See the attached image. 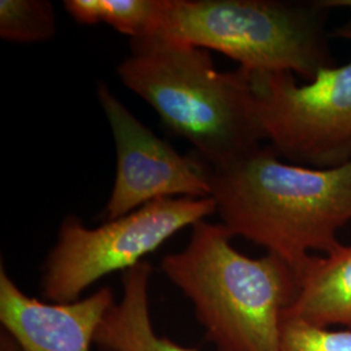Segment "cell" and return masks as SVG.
<instances>
[{
  "instance_id": "obj_4",
  "label": "cell",
  "mask_w": 351,
  "mask_h": 351,
  "mask_svg": "<svg viewBox=\"0 0 351 351\" xmlns=\"http://www.w3.org/2000/svg\"><path fill=\"white\" fill-rule=\"evenodd\" d=\"M320 1L164 0L156 36L226 55L250 75L313 80L333 66Z\"/></svg>"
},
{
  "instance_id": "obj_9",
  "label": "cell",
  "mask_w": 351,
  "mask_h": 351,
  "mask_svg": "<svg viewBox=\"0 0 351 351\" xmlns=\"http://www.w3.org/2000/svg\"><path fill=\"white\" fill-rule=\"evenodd\" d=\"M298 294L285 317L307 324L351 329V245L311 255L298 272Z\"/></svg>"
},
{
  "instance_id": "obj_7",
  "label": "cell",
  "mask_w": 351,
  "mask_h": 351,
  "mask_svg": "<svg viewBox=\"0 0 351 351\" xmlns=\"http://www.w3.org/2000/svg\"><path fill=\"white\" fill-rule=\"evenodd\" d=\"M97 94L116 147L114 182L103 211L107 220L160 199L211 197L210 169L197 154L181 155L159 138L106 84H98Z\"/></svg>"
},
{
  "instance_id": "obj_10",
  "label": "cell",
  "mask_w": 351,
  "mask_h": 351,
  "mask_svg": "<svg viewBox=\"0 0 351 351\" xmlns=\"http://www.w3.org/2000/svg\"><path fill=\"white\" fill-rule=\"evenodd\" d=\"M151 272L147 262L124 272L123 298L104 315L94 339L101 351H197L156 335L149 308Z\"/></svg>"
},
{
  "instance_id": "obj_8",
  "label": "cell",
  "mask_w": 351,
  "mask_h": 351,
  "mask_svg": "<svg viewBox=\"0 0 351 351\" xmlns=\"http://www.w3.org/2000/svg\"><path fill=\"white\" fill-rule=\"evenodd\" d=\"M114 302L112 289L101 288L85 300L45 303L26 295L0 267V323L20 351H90Z\"/></svg>"
},
{
  "instance_id": "obj_3",
  "label": "cell",
  "mask_w": 351,
  "mask_h": 351,
  "mask_svg": "<svg viewBox=\"0 0 351 351\" xmlns=\"http://www.w3.org/2000/svg\"><path fill=\"white\" fill-rule=\"evenodd\" d=\"M232 239L223 224L198 221L186 247L164 256V275L193 303L216 351H280L298 275L275 254L249 258Z\"/></svg>"
},
{
  "instance_id": "obj_11",
  "label": "cell",
  "mask_w": 351,
  "mask_h": 351,
  "mask_svg": "<svg viewBox=\"0 0 351 351\" xmlns=\"http://www.w3.org/2000/svg\"><path fill=\"white\" fill-rule=\"evenodd\" d=\"M64 10L82 25L107 24L130 39L156 36L164 0H65Z\"/></svg>"
},
{
  "instance_id": "obj_2",
  "label": "cell",
  "mask_w": 351,
  "mask_h": 351,
  "mask_svg": "<svg viewBox=\"0 0 351 351\" xmlns=\"http://www.w3.org/2000/svg\"><path fill=\"white\" fill-rule=\"evenodd\" d=\"M117 75L210 167L229 163L265 141L250 75L241 68L220 72L208 50L160 36L130 39Z\"/></svg>"
},
{
  "instance_id": "obj_14",
  "label": "cell",
  "mask_w": 351,
  "mask_h": 351,
  "mask_svg": "<svg viewBox=\"0 0 351 351\" xmlns=\"http://www.w3.org/2000/svg\"><path fill=\"white\" fill-rule=\"evenodd\" d=\"M324 7L326 8H351V0H324V1H320Z\"/></svg>"
},
{
  "instance_id": "obj_13",
  "label": "cell",
  "mask_w": 351,
  "mask_h": 351,
  "mask_svg": "<svg viewBox=\"0 0 351 351\" xmlns=\"http://www.w3.org/2000/svg\"><path fill=\"white\" fill-rule=\"evenodd\" d=\"M280 351H351V329L330 330L285 317Z\"/></svg>"
},
{
  "instance_id": "obj_12",
  "label": "cell",
  "mask_w": 351,
  "mask_h": 351,
  "mask_svg": "<svg viewBox=\"0 0 351 351\" xmlns=\"http://www.w3.org/2000/svg\"><path fill=\"white\" fill-rule=\"evenodd\" d=\"M56 34L53 5L47 0H1L0 37L13 43L45 42Z\"/></svg>"
},
{
  "instance_id": "obj_5",
  "label": "cell",
  "mask_w": 351,
  "mask_h": 351,
  "mask_svg": "<svg viewBox=\"0 0 351 351\" xmlns=\"http://www.w3.org/2000/svg\"><path fill=\"white\" fill-rule=\"evenodd\" d=\"M213 213L216 203L207 197L152 202L98 228L66 216L43 264L42 294L52 303L78 301L103 277L142 263L176 233Z\"/></svg>"
},
{
  "instance_id": "obj_1",
  "label": "cell",
  "mask_w": 351,
  "mask_h": 351,
  "mask_svg": "<svg viewBox=\"0 0 351 351\" xmlns=\"http://www.w3.org/2000/svg\"><path fill=\"white\" fill-rule=\"evenodd\" d=\"M208 169L221 224L284 259L297 275L313 251L328 254L341 245L337 233L351 221V160L304 167L261 145Z\"/></svg>"
},
{
  "instance_id": "obj_6",
  "label": "cell",
  "mask_w": 351,
  "mask_h": 351,
  "mask_svg": "<svg viewBox=\"0 0 351 351\" xmlns=\"http://www.w3.org/2000/svg\"><path fill=\"white\" fill-rule=\"evenodd\" d=\"M336 34L351 40V20ZM250 77L258 121L281 159L313 168L350 162L351 62L322 69L306 85L293 73Z\"/></svg>"
}]
</instances>
